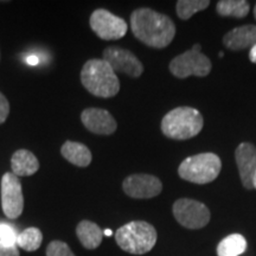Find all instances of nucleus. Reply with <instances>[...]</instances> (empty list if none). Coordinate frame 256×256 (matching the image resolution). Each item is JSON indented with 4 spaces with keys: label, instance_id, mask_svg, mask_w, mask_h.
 I'll list each match as a JSON object with an SVG mask.
<instances>
[{
    "label": "nucleus",
    "instance_id": "obj_25",
    "mask_svg": "<svg viewBox=\"0 0 256 256\" xmlns=\"http://www.w3.org/2000/svg\"><path fill=\"white\" fill-rule=\"evenodd\" d=\"M0 256H19L18 246L17 244L6 246L0 243Z\"/></svg>",
    "mask_w": 256,
    "mask_h": 256
},
{
    "label": "nucleus",
    "instance_id": "obj_3",
    "mask_svg": "<svg viewBox=\"0 0 256 256\" xmlns=\"http://www.w3.org/2000/svg\"><path fill=\"white\" fill-rule=\"evenodd\" d=\"M158 234L152 224L145 220H133L120 226L115 232V241L124 252L144 255L156 246Z\"/></svg>",
    "mask_w": 256,
    "mask_h": 256
},
{
    "label": "nucleus",
    "instance_id": "obj_1",
    "mask_svg": "<svg viewBox=\"0 0 256 256\" xmlns=\"http://www.w3.org/2000/svg\"><path fill=\"white\" fill-rule=\"evenodd\" d=\"M130 28L138 40L146 46L164 49L174 40L176 26L166 14L151 8H138L130 16Z\"/></svg>",
    "mask_w": 256,
    "mask_h": 256
},
{
    "label": "nucleus",
    "instance_id": "obj_10",
    "mask_svg": "<svg viewBox=\"0 0 256 256\" xmlns=\"http://www.w3.org/2000/svg\"><path fill=\"white\" fill-rule=\"evenodd\" d=\"M106 60L114 72H124L130 78H139L144 72V66L139 58L130 50L119 46H108L104 50Z\"/></svg>",
    "mask_w": 256,
    "mask_h": 256
},
{
    "label": "nucleus",
    "instance_id": "obj_15",
    "mask_svg": "<svg viewBox=\"0 0 256 256\" xmlns=\"http://www.w3.org/2000/svg\"><path fill=\"white\" fill-rule=\"evenodd\" d=\"M12 174L17 177H28L40 170V162L34 153L28 150H18L11 158Z\"/></svg>",
    "mask_w": 256,
    "mask_h": 256
},
{
    "label": "nucleus",
    "instance_id": "obj_5",
    "mask_svg": "<svg viewBox=\"0 0 256 256\" xmlns=\"http://www.w3.org/2000/svg\"><path fill=\"white\" fill-rule=\"evenodd\" d=\"M222 162L215 153H200L188 156L178 168L179 177L194 184H208L218 177Z\"/></svg>",
    "mask_w": 256,
    "mask_h": 256
},
{
    "label": "nucleus",
    "instance_id": "obj_26",
    "mask_svg": "<svg viewBox=\"0 0 256 256\" xmlns=\"http://www.w3.org/2000/svg\"><path fill=\"white\" fill-rule=\"evenodd\" d=\"M26 63L30 64V66H37V64L40 63V58H38L37 56L31 55V56H28V58H26Z\"/></svg>",
    "mask_w": 256,
    "mask_h": 256
},
{
    "label": "nucleus",
    "instance_id": "obj_29",
    "mask_svg": "<svg viewBox=\"0 0 256 256\" xmlns=\"http://www.w3.org/2000/svg\"><path fill=\"white\" fill-rule=\"evenodd\" d=\"M104 235L106 236H112V230L110 229H106L104 232Z\"/></svg>",
    "mask_w": 256,
    "mask_h": 256
},
{
    "label": "nucleus",
    "instance_id": "obj_14",
    "mask_svg": "<svg viewBox=\"0 0 256 256\" xmlns=\"http://www.w3.org/2000/svg\"><path fill=\"white\" fill-rule=\"evenodd\" d=\"M226 48L232 51H240L254 46L256 44V25H243L232 28L223 37Z\"/></svg>",
    "mask_w": 256,
    "mask_h": 256
},
{
    "label": "nucleus",
    "instance_id": "obj_12",
    "mask_svg": "<svg viewBox=\"0 0 256 256\" xmlns=\"http://www.w3.org/2000/svg\"><path fill=\"white\" fill-rule=\"evenodd\" d=\"M81 121L89 132L98 136H110L118 128L113 115L101 108L84 110L81 114Z\"/></svg>",
    "mask_w": 256,
    "mask_h": 256
},
{
    "label": "nucleus",
    "instance_id": "obj_27",
    "mask_svg": "<svg viewBox=\"0 0 256 256\" xmlns=\"http://www.w3.org/2000/svg\"><path fill=\"white\" fill-rule=\"evenodd\" d=\"M249 60H250L252 63H256V44L254 46L250 48V51H249Z\"/></svg>",
    "mask_w": 256,
    "mask_h": 256
},
{
    "label": "nucleus",
    "instance_id": "obj_24",
    "mask_svg": "<svg viewBox=\"0 0 256 256\" xmlns=\"http://www.w3.org/2000/svg\"><path fill=\"white\" fill-rule=\"evenodd\" d=\"M10 114L8 100L0 92V124H4Z\"/></svg>",
    "mask_w": 256,
    "mask_h": 256
},
{
    "label": "nucleus",
    "instance_id": "obj_11",
    "mask_svg": "<svg viewBox=\"0 0 256 256\" xmlns=\"http://www.w3.org/2000/svg\"><path fill=\"white\" fill-rule=\"evenodd\" d=\"M122 188L127 196L136 200H147L160 194L162 184L159 178L152 174L128 176L122 183Z\"/></svg>",
    "mask_w": 256,
    "mask_h": 256
},
{
    "label": "nucleus",
    "instance_id": "obj_13",
    "mask_svg": "<svg viewBox=\"0 0 256 256\" xmlns=\"http://www.w3.org/2000/svg\"><path fill=\"white\" fill-rule=\"evenodd\" d=\"M235 159L243 186L254 188L252 178L256 171V147L250 142L240 144L235 151Z\"/></svg>",
    "mask_w": 256,
    "mask_h": 256
},
{
    "label": "nucleus",
    "instance_id": "obj_17",
    "mask_svg": "<svg viewBox=\"0 0 256 256\" xmlns=\"http://www.w3.org/2000/svg\"><path fill=\"white\" fill-rule=\"evenodd\" d=\"M60 153L69 162L80 168H87L92 159L90 150L87 146L81 142H70V140L63 144Z\"/></svg>",
    "mask_w": 256,
    "mask_h": 256
},
{
    "label": "nucleus",
    "instance_id": "obj_20",
    "mask_svg": "<svg viewBox=\"0 0 256 256\" xmlns=\"http://www.w3.org/2000/svg\"><path fill=\"white\" fill-rule=\"evenodd\" d=\"M43 242V234L36 226H30L18 235L16 244L26 252H36Z\"/></svg>",
    "mask_w": 256,
    "mask_h": 256
},
{
    "label": "nucleus",
    "instance_id": "obj_32",
    "mask_svg": "<svg viewBox=\"0 0 256 256\" xmlns=\"http://www.w3.org/2000/svg\"><path fill=\"white\" fill-rule=\"evenodd\" d=\"M218 56L220 57V58H222V57L224 56V54H223V52H220V55H218Z\"/></svg>",
    "mask_w": 256,
    "mask_h": 256
},
{
    "label": "nucleus",
    "instance_id": "obj_19",
    "mask_svg": "<svg viewBox=\"0 0 256 256\" xmlns=\"http://www.w3.org/2000/svg\"><path fill=\"white\" fill-rule=\"evenodd\" d=\"M217 12L222 17H247L250 10V5L246 0H220L217 2Z\"/></svg>",
    "mask_w": 256,
    "mask_h": 256
},
{
    "label": "nucleus",
    "instance_id": "obj_28",
    "mask_svg": "<svg viewBox=\"0 0 256 256\" xmlns=\"http://www.w3.org/2000/svg\"><path fill=\"white\" fill-rule=\"evenodd\" d=\"M192 51H194V52H200V50H202V46H200V44H194V46H192V49H191Z\"/></svg>",
    "mask_w": 256,
    "mask_h": 256
},
{
    "label": "nucleus",
    "instance_id": "obj_6",
    "mask_svg": "<svg viewBox=\"0 0 256 256\" xmlns=\"http://www.w3.org/2000/svg\"><path fill=\"white\" fill-rule=\"evenodd\" d=\"M172 211L176 220L184 228L200 229L210 222V211L206 204L190 198L176 200Z\"/></svg>",
    "mask_w": 256,
    "mask_h": 256
},
{
    "label": "nucleus",
    "instance_id": "obj_4",
    "mask_svg": "<svg viewBox=\"0 0 256 256\" xmlns=\"http://www.w3.org/2000/svg\"><path fill=\"white\" fill-rule=\"evenodd\" d=\"M203 124L200 110L191 107H178L165 115L162 120V130L170 139L186 140L200 134Z\"/></svg>",
    "mask_w": 256,
    "mask_h": 256
},
{
    "label": "nucleus",
    "instance_id": "obj_9",
    "mask_svg": "<svg viewBox=\"0 0 256 256\" xmlns=\"http://www.w3.org/2000/svg\"><path fill=\"white\" fill-rule=\"evenodd\" d=\"M2 208L5 216L16 220L23 214L24 196L22 183L17 176L8 172L2 179Z\"/></svg>",
    "mask_w": 256,
    "mask_h": 256
},
{
    "label": "nucleus",
    "instance_id": "obj_8",
    "mask_svg": "<svg viewBox=\"0 0 256 256\" xmlns=\"http://www.w3.org/2000/svg\"><path fill=\"white\" fill-rule=\"evenodd\" d=\"M92 30L101 40H116L126 36L128 25L122 18L118 17L104 8L95 10L90 16Z\"/></svg>",
    "mask_w": 256,
    "mask_h": 256
},
{
    "label": "nucleus",
    "instance_id": "obj_30",
    "mask_svg": "<svg viewBox=\"0 0 256 256\" xmlns=\"http://www.w3.org/2000/svg\"><path fill=\"white\" fill-rule=\"evenodd\" d=\"M252 186H254V188H256V171L254 174V178H252Z\"/></svg>",
    "mask_w": 256,
    "mask_h": 256
},
{
    "label": "nucleus",
    "instance_id": "obj_31",
    "mask_svg": "<svg viewBox=\"0 0 256 256\" xmlns=\"http://www.w3.org/2000/svg\"><path fill=\"white\" fill-rule=\"evenodd\" d=\"M254 17L256 19V5H255V8H254Z\"/></svg>",
    "mask_w": 256,
    "mask_h": 256
},
{
    "label": "nucleus",
    "instance_id": "obj_23",
    "mask_svg": "<svg viewBox=\"0 0 256 256\" xmlns=\"http://www.w3.org/2000/svg\"><path fill=\"white\" fill-rule=\"evenodd\" d=\"M17 232L16 230L12 228L11 226H8V224L2 223L0 224V243L6 246H12L16 244L17 242Z\"/></svg>",
    "mask_w": 256,
    "mask_h": 256
},
{
    "label": "nucleus",
    "instance_id": "obj_18",
    "mask_svg": "<svg viewBox=\"0 0 256 256\" xmlns=\"http://www.w3.org/2000/svg\"><path fill=\"white\" fill-rule=\"evenodd\" d=\"M247 240L241 234H232L226 236L217 246L218 256H240L247 250Z\"/></svg>",
    "mask_w": 256,
    "mask_h": 256
},
{
    "label": "nucleus",
    "instance_id": "obj_22",
    "mask_svg": "<svg viewBox=\"0 0 256 256\" xmlns=\"http://www.w3.org/2000/svg\"><path fill=\"white\" fill-rule=\"evenodd\" d=\"M46 256H76L66 242L52 241L49 243L46 252Z\"/></svg>",
    "mask_w": 256,
    "mask_h": 256
},
{
    "label": "nucleus",
    "instance_id": "obj_7",
    "mask_svg": "<svg viewBox=\"0 0 256 256\" xmlns=\"http://www.w3.org/2000/svg\"><path fill=\"white\" fill-rule=\"evenodd\" d=\"M170 72L178 78H186L188 76L204 78L211 72V62L202 52L188 50L171 60Z\"/></svg>",
    "mask_w": 256,
    "mask_h": 256
},
{
    "label": "nucleus",
    "instance_id": "obj_2",
    "mask_svg": "<svg viewBox=\"0 0 256 256\" xmlns=\"http://www.w3.org/2000/svg\"><path fill=\"white\" fill-rule=\"evenodd\" d=\"M81 82L87 90L98 98H113L120 90V81L112 66L104 60H89L83 66Z\"/></svg>",
    "mask_w": 256,
    "mask_h": 256
},
{
    "label": "nucleus",
    "instance_id": "obj_21",
    "mask_svg": "<svg viewBox=\"0 0 256 256\" xmlns=\"http://www.w3.org/2000/svg\"><path fill=\"white\" fill-rule=\"evenodd\" d=\"M209 0H179L177 2V10L178 17L183 20H188L194 16L196 12L203 11L206 8H209Z\"/></svg>",
    "mask_w": 256,
    "mask_h": 256
},
{
    "label": "nucleus",
    "instance_id": "obj_16",
    "mask_svg": "<svg viewBox=\"0 0 256 256\" xmlns=\"http://www.w3.org/2000/svg\"><path fill=\"white\" fill-rule=\"evenodd\" d=\"M76 235L86 249L92 250L101 244L104 238V230L92 220H81L76 226Z\"/></svg>",
    "mask_w": 256,
    "mask_h": 256
}]
</instances>
